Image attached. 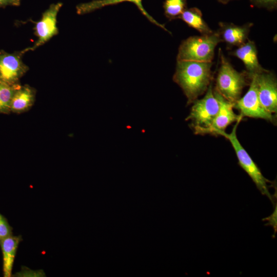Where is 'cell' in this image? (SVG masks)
<instances>
[{
  "mask_svg": "<svg viewBox=\"0 0 277 277\" xmlns=\"http://www.w3.org/2000/svg\"><path fill=\"white\" fill-rule=\"evenodd\" d=\"M173 80L182 89L190 104L205 92L212 78V62L176 61Z\"/></svg>",
  "mask_w": 277,
  "mask_h": 277,
  "instance_id": "cell-1",
  "label": "cell"
},
{
  "mask_svg": "<svg viewBox=\"0 0 277 277\" xmlns=\"http://www.w3.org/2000/svg\"><path fill=\"white\" fill-rule=\"evenodd\" d=\"M220 66L215 80V89L226 100L235 103L250 78L246 71H236L220 49Z\"/></svg>",
  "mask_w": 277,
  "mask_h": 277,
  "instance_id": "cell-2",
  "label": "cell"
},
{
  "mask_svg": "<svg viewBox=\"0 0 277 277\" xmlns=\"http://www.w3.org/2000/svg\"><path fill=\"white\" fill-rule=\"evenodd\" d=\"M222 41L217 31L208 34L190 36L180 44L176 61L211 62L215 48Z\"/></svg>",
  "mask_w": 277,
  "mask_h": 277,
  "instance_id": "cell-3",
  "label": "cell"
},
{
  "mask_svg": "<svg viewBox=\"0 0 277 277\" xmlns=\"http://www.w3.org/2000/svg\"><path fill=\"white\" fill-rule=\"evenodd\" d=\"M201 99L192 103L189 115L186 120L191 121V127L196 134H207L220 108L216 91L210 84Z\"/></svg>",
  "mask_w": 277,
  "mask_h": 277,
  "instance_id": "cell-4",
  "label": "cell"
},
{
  "mask_svg": "<svg viewBox=\"0 0 277 277\" xmlns=\"http://www.w3.org/2000/svg\"><path fill=\"white\" fill-rule=\"evenodd\" d=\"M241 120L242 118L236 122L231 133H227L225 131L220 135L229 141L235 152L239 165L252 179L262 194L267 196L274 204L275 202L274 196L269 192V186L267 185L268 183H272V182L264 176L260 168L242 146L237 137L236 129Z\"/></svg>",
  "mask_w": 277,
  "mask_h": 277,
  "instance_id": "cell-5",
  "label": "cell"
},
{
  "mask_svg": "<svg viewBox=\"0 0 277 277\" xmlns=\"http://www.w3.org/2000/svg\"><path fill=\"white\" fill-rule=\"evenodd\" d=\"M233 108L240 111L243 117L247 116L262 118L273 123L276 122L273 114L268 111L260 101L254 74L251 77L247 92L234 103Z\"/></svg>",
  "mask_w": 277,
  "mask_h": 277,
  "instance_id": "cell-6",
  "label": "cell"
},
{
  "mask_svg": "<svg viewBox=\"0 0 277 277\" xmlns=\"http://www.w3.org/2000/svg\"><path fill=\"white\" fill-rule=\"evenodd\" d=\"M62 5L61 3L52 4L43 13L41 19L34 22V34L37 39L32 47L22 50L24 54L28 51H34L57 34V15Z\"/></svg>",
  "mask_w": 277,
  "mask_h": 277,
  "instance_id": "cell-7",
  "label": "cell"
},
{
  "mask_svg": "<svg viewBox=\"0 0 277 277\" xmlns=\"http://www.w3.org/2000/svg\"><path fill=\"white\" fill-rule=\"evenodd\" d=\"M22 50L12 53L0 50V80L11 84H19L29 67L23 62Z\"/></svg>",
  "mask_w": 277,
  "mask_h": 277,
  "instance_id": "cell-8",
  "label": "cell"
},
{
  "mask_svg": "<svg viewBox=\"0 0 277 277\" xmlns=\"http://www.w3.org/2000/svg\"><path fill=\"white\" fill-rule=\"evenodd\" d=\"M260 101L265 108L272 114L277 111V81L275 74L269 71L255 74Z\"/></svg>",
  "mask_w": 277,
  "mask_h": 277,
  "instance_id": "cell-9",
  "label": "cell"
},
{
  "mask_svg": "<svg viewBox=\"0 0 277 277\" xmlns=\"http://www.w3.org/2000/svg\"><path fill=\"white\" fill-rule=\"evenodd\" d=\"M216 91L220 108L207 134L220 135L222 132H225L229 125L243 117L240 114H236L233 111L234 103L228 101L216 90Z\"/></svg>",
  "mask_w": 277,
  "mask_h": 277,
  "instance_id": "cell-10",
  "label": "cell"
},
{
  "mask_svg": "<svg viewBox=\"0 0 277 277\" xmlns=\"http://www.w3.org/2000/svg\"><path fill=\"white\" fill-rule=\"evenodd\" d=\"M252 26V23L238 26L230 23L220 22L217 31L222 42H225L227 47L231 48L239 47L247 41Z\"/></svg>",
  "mask_w": 277,
  "mask_h": 277,
  "instance_id": "cell-11",
  "label": "cell"
},
{
  "mask_svg": "<svg viewBox=\"0 0 277 277\" xmlns=\"http://www.w3.org/2000/svg\"><path fill=\"white\" fill-rule=\"evenodd\" d=\"M231 54L239 58L244 64L246 72L250 79L255 74H259L268 70L260 64L258 57V50L254 42L249 39L233 51Z\"/></svg>",
  "mask_w": 277,
  "mask_h": 277,
  "instance_id": "cell-12",
  "label": "cell"
},
{
  "mask_svg": "<svg viewBox=\"0 0 277 277\" xmlns=\"http://www.w3.org/2000/svg\"><path fill=\"white\" fill-rule=\"evenodd\" d=\"M125 2L132 3L135 4L142 14L151 23L171 34L166 28L165 25L159 23L147 12L143 6L142 0H93L89 2L81 3L78 5L76 7V12L80 15L85 14L105 6L115 5Z\"/></svg>",
  "mask_w": 277,
  "mask_h": 277,
  "instance_id": "cell-13",
  "label": "cell"
},
{
  "mask_svg": "<svg viewBox=\"0 0 277 277\" xmlns=\"http://www.w3.org/2000/svg\"><path fill=\"white\" fill-rule=\"evenodd\" d=\"M22 237L13 234L0 241L3 256V272L4 277L12 276V271L19 244Z\"/></svg>",
  "mask_w": 277,
  "mask_h": 277,
  "instance_id": "cell-14",
  "label": "cell"
},
{
  "mask_svg": "<svg viewBox=\"0 0 277 277\" xmlns=\"http://www.w3.org/2000/svg\"><path fill=\"white\" fill-rule=\"evenodd\" d=\"M35 90L28 85L21 86L15 92L11 103V112L20 113L28 110L33 105Z\"/></svg>",
  "mask_w": 277,
  "mask_h": 277,
  "instance_id": "cell-15",
  "label": "cell"
},
{
  "mask_svg": "<svg viewBox=\"0 0 277 277\" xmlns=\"http://www.w3.org/2000/svg\"><path fill=\"white\" fill-rule=\"evenodd\" d=\"M180 19L202 34H210L213 31L204 20L202 12L197 8L186 9L181 15Z\"/></svg>",
  "mask_w": 277,
  "mask_h": 277,
  "instance_id": "cell-16",
  "label": "cell"
},
{
  "mask_svg": "<svg viewBox=\"0 0 277 277\" xmlns=\"http://www.w3.org/2000/svg\"><path fill=\"white\" fill-rule=\"evenodd\" d=\"M20 84H11L0 80V114H9L12 97Z\"/></svg>",
  "mask_w": 277,
  "mask_h": 277,
  "instance_id": "cell-17",
  "label": "cell"
},
{
  "mask_svg": "<svg viewBox=\"0 0 277 277\" xmlns=\"http://www.w3.org/2000/svg\"><path fill=\"white\" fill-rule=\"evenodd\" d=\"M164 14L170 21L180 18L187 9V0H165L163 3Z\"/></svg>",
  "mask_w": 277,
  "mask_h": 277,
  "instance_id": "cell-18",
  "label": "cell"
},
{
  "mask_svg": "<svg viewBox=\"0 0 277 277\" xmlns=\"http://www.w3.org/2000/svg\"><path fill=\"white\" fill-rule=\"evenodd\" d=\"M12 234V228L7 219L0 213V241Z\"/></svg>",
  "mask_w": 277,
  "mask_h": 277,
  "instance_id": "cell-19",
  "label": "cell"
},
{
  "mask_svg": "<svg viewBox=\"0 0 277 277\" xmlns=\"http://www.w3.org/2000/svg\"><path fill=\"white\" fill-rule=\"evenodd\" d=\"M251 4L259 8L272 11L276 9L277 0H249Z\"/></svg>",
  "mask_w": 277,
  "mask_h": 277,
  "instance_id": "cell-20",
  "label": "cell"
},
{
  "mask_svg": "<svg viewBox=\"0 0 277 277\" xmlns=\"http://www.w3.org/2000/svg\"><path fill=\"white\" fill-rule=\"evenodd\" d=\"M17 276H45L43 270H32L29 269L27 270L26 267H22V270L17 272Z\"/></svg>",
  "mask_w": 277,
  "mask_h": 277,
  "instance_id": "cell-21",
  "label": "cell"
},
{
  "mask_svg": "<svg viewBox=\"0 0 277 277\" xmlns=\"http://www.w3.org/2000/svg\"><path fill=\"white\" fill-rule=\"evenodd\" d=\"M20 5V0H0V8L8 6H18Z\"/></svg>",
  "mask_w": 277,
  "mask_h": 277,
  "instance_id": "cell-22",
  "label": "cell"
},
{
  "mask_svg": "<svg viewBox=\"0 0 277 277\" xmlns=\"http://www.w3.org/2000/svg\"><path fill=\"white\" fill-rule=\"evenodd\" d=\"M217 1L221 3L226 4H227L228 2L231 1H233V0H217Z\"/></svg>",
  "mask_w": 277,
  "mask_h": 277,
  "instance_id": "cell-23",
  "label": "cell"
}]
</instances>
